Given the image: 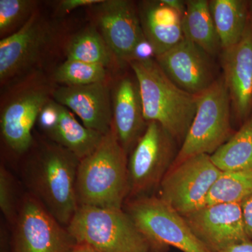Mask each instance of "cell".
Returning a JSON list of instances; mask_svg holds the SVG:
<instances>
[{
  "instance_id": "15",
  "label": "cell",
  "mask_w": 252,
  "mask_h": 252,
  "mask_svg": "<svg viewBox=\"0 0 252 252\" xmlns=\"http://www.w3.org/2000/svg\"><path fill=\"white\" fill-rule=\"evenodd\" d=\"M49 38L45 21L36 11L13 34L0 41V80L5 82L31 67Z\"/></svg>"
},
{
  "instance_id": "27",
  "label": "cell",
  "mask_w": 252,
  "mask_h": 252,
  "mask_svg": "<svg viewBox=\"0 0 252 252\" xmlns=\"http://www.w3.org/2000/svg\"><path fill=\"white\" fill-rule=\"evenodd\" d=\"M0 208L4 217L13 223L17 216L14 180L3 165L0 167Z\"/></svg>"
},
{
  "instance_id": "28",
  "label": "cell",
  "mask_w": 252,
  "mask_h": 252,
  "mask_svg": "<svg viewBox=\"0 0 252 252\" xmlns=\"http://www.w3.org/2000/svg\"><path fill=\"white\" fill-rule=\"evenodd\" d=\"M60 108L61 104L51 99L41 109L36 123L46 133L57 124L60 117Z\"/></svg>"
},
{
  "instance_id": "32",
  "label": "cell",
  "mask_w": 252,
  "mask_h": 252,
  "mask_svg": "<svg viewBox=\"0 0 252 252\" xmlns=\"http://www.w3.org/2000/svg\"><path fill=\"white\" fill-rule=\"evenodd\" d=\"M220 252H252V240L242 242Z\"/></svg>"
},
{
  "instance_id": "9",
  "label": "cell",
  "mask_w": 252,
  "mask_h": 252,
  "mask_svg": "<svg viewBox=\"0 0 252 252\" xmlns=\"http://www.w3.org/2000/svg\"><path fill=\"white\" fill-rule=\"evenodd\" d=\"M14 223V252H70L77 245L67 227L32 195L23 199Z\"/></svg>"
},
{
  "instance_id": "16",
  "label": "cell",
  "mask_w": 252,
  "mask_h": 252,
  "mask_svg": "<svg viewBox=\"0 0 252 252\" xmlns=\"http://www.w3.org/2000/svg\"><path fill=\"white\" fill-rule=\"evenodd\" d=\"M52 97L77 114L86 127L104 135L112 129V92L106 81L86 86H61L53 91Z\"/></svg>"
},
{
  "instance_id": "25",
  "label": "cell",
  "mask_w": 252,
  "mask_h": 252,
  "mask_svg": "<svg viewBox=\"0 0 252 252\" xmlns=\"http://www.w3.org/2000/svg\"><path fill=\"white\" fill-rule=\"evenodd\" d=\"M107 68L74 60H66L56 69L55 80L64 86H81L106 81Z\"/></svg>"
},
{
  "instance_id": "33",
  "label": "cell",
  "mask_w": 252,
  "mask_h": 252,
  "mask_svg": "<svg viewBox=\"0 0 252 252\" xmlns=\"http://www.w3.org/2000/svg\"><path fill=\"white\" fill-rule=\"evenodd\" d=\"M162 1L167 6L178 11L182 16L185 15L186 9H187V1H182V0H162Z\"/></svg>"
},
{
  "instance_id": "30",
  "label": "cell",
  "mask_w": 252,
  "mask_h": 252,
  "mask_svg": "<svg viewBox=\"0 0 252 252\" xmlns=\"http://www.w3.org/2000/svg\"><path fill=\"white\" fill-rule=\"evenodd\" d=\"M102 0H63L59 2V10L62 14H68L73 10L84 6H94Z\"/></svg>"
},
{
  "instance_id": "7",
  "label": "cell",
  "mask_w": 252,
  "mask_h": 252,
  "mask_svg": "<svg viewBox=\"0 0 252 252\" xmlns=\"http://www.w3.org/2000/svg\"><path fill=\"white\" fill-rule=\"evenodd\" d=\"M177 141L158 123L149 122L128 156L129 198L149 195L158 188L178 154Z\"/></svg>"
},
{
  "instance_id": "34",
  "label": "cell",
  "mask_w": 252,
  "mask_h": 252,
  "mask_svg": "<svg viewBox=\"0 0 252 252\" xmlns=\"http://www.w3.org/2000/svg\"><path fill=\"white\" fill-rule=\"evenodd\" d=\"M70 252H97L94 250L91 247L86 245H81V244H77L75 247Z\"/></svg>"
},
{
  "instance_id": "26",
  "label": "cell",
  "mask_w": 252,
  "mask_h": 252,
  "mask_svg": "<svg viewBox=\"0 0 252 252\" xmlns=\"http://www.w3.org/2000/svg\"><path fill=\"white\" fill-rule=\"evenodd\" d=\"M36 5L32 0H0V36L6 37L22 27L36 11Z\"/></svg>"
},
{
  "instance_id": "4",
  "label": "cell",
  "mask_w": 252,
  "mask_h": 252,
  "mask_svg": "<svg viewBox=\"0 0 252 252\" xmlns=\"http://www.w3.org/2000/svg\"><path fill=\"white\" fill-rule=\"evenodd\" d=\"M77 244L97 252H151L150 243L123 209L79 205L67 226Z\"/></svg>"
},
{
  "instance_id": "1",
  "label": "cell",
  "mask_w": 252,
  "mask_h": 252,
  "mask_svg": "<svg viewBox=\"0 0 252 252\" xmlns=\"http://www.w3.org/2000/svg\"><path fill=\"white\" fill-rule=\"evenodd\" d=\"M79 162L75 155L51 141L43 143L25 167L31 195L66 227L78 208L76 182Z\"/></svg>"
},
{
  "instance_id": "17",
  "label": "cell",
  "mask_w": 252,
  "mask_h": 252,
  "mask_svg": "<svg viewBox=\"0 0 252 252\" xmlns=\"http://www.w3.org/2000/svg\"><path fill=\"white\" fill-rule=\"evenodd\" d=\"M112 127L119 143L129 156L147 129L140 87L135 76L118 79L111 89Z\"/></svg>"
},
{
  "instance_id": "29",
  "label": "cell",
  "mask_w": 252,
  "mask_h": 252,
  "mask_svg": "<svg viewBox=\"0 0 252 252\" xmlns=\"http://www.w3.org/2000/svg\"><path fill=\"white\" fill-rule=\"evenodd\" d=\"M153 59H156L155 51L151 43L144 36L135 46V49L132 53L130 63L135 62V61L136 62H143V61H150V60Z\"/></svg>"
},
{
  "instance_id": "35",
  "label": "cell",
  "mask_w": 252,
  "mask_h": 252,
  "mask_svg": "<svg viewBox=\"0 0 252 252\" xmlns=\"http://www.w3.org/2000/svg\"><path fill=\"white\" fill-rule=\"evenodd\" d=\"M250 14L252 18V1H250Z\"/></svg>"
},
{
  "instance_id": "11",
  "label": "cell",
  "mask_w": 252,
  "mask_h": 252,
  "mask_svg": "<svg viewBox=\"0 0 252 252\" xmlns=\"http://www.w3.org/2000/svg\"><path fill=\"white\" fill-rule=\"evenodd\" d=\"M92 9L95 27L116 62L129 64L135 46L144 37L137 4L129 0H102Z\"/></svg>"
},
{
  "instance_id": "31",
  "label": "cell",
  "mask_w": 252,
  "mask_h": 252,
  "mask_svg": "<svg viewBox=\"0 0 252 252\" xmlns=\"http://www.w3.org/2000/svg\"><path fill=\"white\" fill-rule=\"evenodd\" d=\"M243 212L244 224L248 238L252 240V194L240 203Z\"/></svg>"
},
{
  "instance_id": "6",
  "label": "cell",
  "mask_w": 252,
  "mask_h": 252,
  "mask_svg": "<svg viewBox=\"0 0 252 252\" xmlns=\"http://www.w3.org/2000/svg\"><path fill=\"white\" fill-rule=\"evenodd\" d=\"M125 211L153 250L171 246L182 252H210L194 235L183 215L158 196L130 198Z\"/></svg>"
},
{
  "instance_id": "13",
  "label": "cell",
  "mask_w": 252,
  "mask_h": 252,
  "mask_svg": "<svg viewBox=\"0 0 252 252\" xmlns=\"http://www.w3.org/2000/svg\"><path fill=\"white\" fill-rule=\"evenodd\" d=\"M213 56L184 38L171 49L156 57L163 72L176 85L189 94L206 91L220 77Z\"/></svg>"
},
{
  "instance_id": "20",
  "label": "cell",
  "mask_w": 252,
  "mask_h": 252,
  "mask_svg": "<svg viewBox=\"0 0 252 252\" xmlns=\"http://www.w3.org/2000/svg\"><path fill=\"white\" fill-rule=\"evenodd\" d=\"M210 11L222 50L238 44L250 18V1L211 0Z\"/></svg>"
},
{
  "instance_id": "24",
  "label": "cell",
  "mask_w": 252,
  "mask_h": 252,
  "mask_svg": "<svg viewBox=\"0 0 252 252\" xmlns=\"http://www.w3.org/2000/svg\"><path fill=\"white\" fill-rule=\"evenodd\" d=\"M252 194V167L235 172H222L210 190L206 205L241 203Z\"/></svg>"
},
{
  "instance_id": "5",
  "label": "cell",
  "mask_w": 252,
  "mask_h": 252,
  "mask_svg": "<svg viewBox=\"0 0 252 252\" xmlns=\"http://www.w3.org/2000/svg\"><path fill=\"white\" fill-rule=\"evenodd\" d=\"M231 102L223 76L198 94L196 112L172 166L189 158L211 156L234 134Z\"/></svg>"
},
{
  "instance_id": "3",
  "label": "cell",
  "mask_w": 252,
  "mask_h": 252,
  "mask_svg": "<svg viewBox=\"0 0 252 252\" xmlns=\"http://www.w3.org/2000/svg\"><path fill=\"white\" fill-rule=\"evenodd\" d=\"M129 64L140 87L146 121L158 123L182 144L196 112L198 94L174 84L156 59Z\"/></svg>"
},
{
  "instance_id": "19",
  "label": "cell",
  "mask_w": 252,
  "mask_h": 252,
  "mask_svg": "<svg viewBox=\"0 0 252 252\" xmlns=\"http://www.w3.org/2000/svg\"><path fill=\"white\" fill-rule=\"evenodd\" d=\"M46 134L51 141L67 149L80 160L92 154L104 137L102 134L81 124L61 104L59 121Z\"/></svg>"
},
{
  "instance_id": "21",
  "label": "cell",
  "mask_w": 252,
  "mask_h": 252,
  "mask_svg": "<svg viewBox=\"0 0 252 252\" xmlns=\"http://www.w3.org/2000/svg\"><path fill=\"white\" fill-rule=\"evenodd\" d=\"M186 39L191 41L213 57L222 51L220 38L207 0H189L182 18Z\"/></svg>"
},
{
  "instance_id": "18",
  "label": "cell",
  "mask_w": 252,
  "mask_h": 252,
  "mask_svg": "<svg viewBox=\"0 0 252 252\" xmlns=\"http://www.w3.org/2000/svg\"><path fill=\"white\" fill-rule=\"evenodd\" d=\"M137 6L144 35L153 46L156 57L183 40V16L178 11L162 0L141 1Z\"/></svg>"
},
{
  "instance_id": "10",
  "label": "cell",
  "mask_w": 252,
  "mask_h": 252,
  "mask_svg": "<svg viewBox=\"0 0 252 252\" xmlns=\"http://www.w3.org/2000/svg\"><path fill=\"white\" fill-rule=\"evenodd\" d=\"M53 91L36 83L23 86L4 102L0 115L1 137L14 153L25 154L31 149L33 127Z\"/></svg>"
},
{
  "instance_id": "23",
  "label": "cell",
  "mask_w": 252,
  "mask_h": 252,
  "mask_svg": "<svg viewBox=\"0 0 252 252\" xmlns=\"http://www.w3.org/2000/svg\"><path fill=\"white\" fill-rule=\"evenodd\" d=\"M68 60L100 64L107 68L115 62L114 55L95 26H89L75 34L67 43Z\"/></svg>"
},
{
  "instance_id": "12",
  "label": "cell",
  "mask_w": 252,
  "mask_h": 252,
  "mask_svg": "<svg viewBox=\"0 0 252 252\" xmlns=\"http://www.w3.org/2000/svg\"><path fill=\"white\" fill-rule=\"evenodd\" d=\"M194 235L210 252L250 240L240 203H217L183 215Z\"/></svg>"
},
{
  "instance_id": "2",
  "label": "cell",
  "mask_w": 252,
  "mask_h": 252,
  "mask_svg": "<svg viewBox=\"0 0 252 252\" xmlns=\"http://www.w3.org/2000/svg\"><path fill=\"white\" fill-rule=\"evenodd\" d=\"M78 206L122 209L129 195L128 155L112 127L97 149L79 162Z\"/></svg>"
},
{
  "instance_id": "8",
  "label": "cell",
  "mask_w": 252,
  "mask_h": 252,
  "mask_svg": "<svg viewBox=\"0 0 252 252\" xmlns=\"http://www.w3.org/2000/svg\"><path fill=\"white\" fill-rule=\"evenodd\" d=\"M207 154L171 167L159 186V197L182 215L206 205L210 190L221 174Z\"/></svg>"
},
{
  "instance_id": "22",
  "label": "cell",
  "mask_w": 252,
  "mask_h": 252,
  "mask_svg": "<svg viewBox=\"0 0 252 252\" xmlns=\"http://www.w3.org/2000/svg\"><path fill=\"white\" fill-rule=\"evenodd\" d=\"M210 157L221 172L252 167V113L229 140Z\"/></svg>"
},
{
  "instance_id": "14",
  "label": "cell",
  "mask_w": 252,
  "mask_h": 252,
  "mask_svg": "<svg viewBox=\"0 0 252 252\" xmlns=\"http://www.w3.org/2000/svg\"><path fill=\"white\" fill-rule=\"evenodd\" d=\"M223 79L229 93L232 113L243 124L252 113V18L241 40L220 55Z\"/></svg>"
}]
</instances>
